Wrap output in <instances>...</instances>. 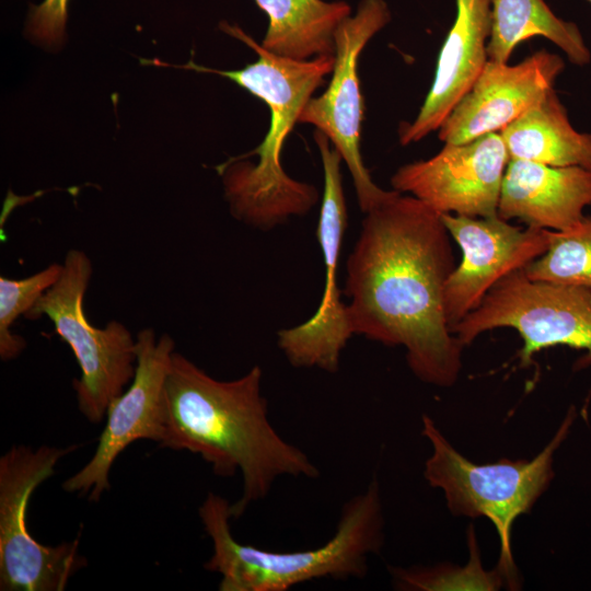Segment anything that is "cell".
Wrapping results in <instances>:
<instances>
[{"mask_svg":"<svg viewBox=\"0 0 591 591\" xmlns=\"http://www.w3.org/2000/svg\"><path fill=\"white\" fill-rule=\"evenodd\" d=\"M591 4V0H587Z\"/></svg>","mask_w":591,"mask_h":591,"instance_id":"cb8c5ba5","label":"cell"},{"mask_svg":"<svg viewBox=\"0 0 591 591\" xmlns=\"http://www.w3.org/2000/svg\"><path fill=\"white\" fill-rule=\"evenodd\" d=\"M470 558L464 567L440 563L433 566L389 567L392 583L406 591H496L507 586L498 567L486 570L483 566L476 533L472 524L467 530Z\"/></svg>","mask_w":591,"mask_h":591,"instance_id":"ffe728a7","label":"cell"},{"mask_svg":"<svg viewBox=\"0 0 591 591\" xmlns=\"http://www.w3.org/2000/svg\"><path fill=\"white\" fill-rule=\"evenodd\" d=\"M533 281L591 290V215L564 231H552L547 251L523 268Z\"/></svg>","mask_w":591,"mask_h":591,"instance_id":"44dd1931","label":"cell"},{"mask_svg":"<svg viewBox=\"0 0 591 591\" xmlns=\"http://www.w3.org/2000/svg\"><path fill=\"white\" fill-rule=\"evenodd\" d=\"M576 416V409L570 407L551 441L532 460L501 459L485 464L462 455L428 415L421 418V433L431 444L424 468L427 483L442 491L453 515L491 521L500 542L497 567L511 590L520 587L511 551L512 525L549 487L555 452L568 437Z\"/></svg>","mask_w":591,"mask_h":591,"instance_id":"5b68a950","label":"cell"},{"mask_svg":"<svg viewBox=\"0 0 591 591\" xmlns=\"http://www.w3.org/2000/svg\"><path fill=\"white\" fill-rule=\"evenodd\" d=\"M62 273V264L53 263L22 279L0 277V358L8 361L20 356L26 344L11 332L14 322L26 315Z\"/></svg>","mask_w":591,"mask_h":591,"instance_id":"7402d4cb","label":"cell"},{"mask_svg":"<svg viewBox=\"0 0 591 591\" xmlns=\"http://www.w3.org/2000/svg\"><path fill=\"white\" fill-rule=\"evenodd\" d=\"M78 445H12L0 457V590L62 591L86 566L79 536L55 546L31 534L26 511L35 489L55 474V466Z\"/></svg>","mask_w":591,"mask_h":591,"instance_id":"52a82bcc","label":"cell"},{"mask_svg":"<svg viewBox=\"0 0 591 591\" xmlns=\"http://www.w3.org/2000/svg\"><path fill=\"white\" fill-rule=\"evenodd\" d=\"M509 160L500 132H491L463 143H444L430 159L402 165L391 185L439 213L493 217Z\"/></svg>","mask_w":591,"mask_h":591,"instance_id":"7c38bea8","label":"cell"},{"mask_svg":"<svg viewBox=\"0 0 591 591\" xmlns=\"http://www.w3.org/2000/svg\"><path fill=\"white\" fill-rule=\"evenodd\" d=\"M314 140L324 171V192L316 233L325 266L324 290L311 318L279 331L277 336L279 348L294 368H318L335 373L339 368L341 351L354 334L348 306L340 300L337 282L348 215L340 172L343 158L322 131H314Z\"/></svg>","mask_w":591,"mask_h":591,"instance_id":"30bf717a","label":"cell"},{"mask_svg":"<svg viewBox=\"0 0 591 591\" xmlns=\"http://www.w3.org/2000/svg\"><path fill=\"white\" fill-rule=\"evenodd\" d=\"M491 26L487 43L488 59L508 62L514 48L542 36L576 66H587L591 53L573 22L558 18L544 0H490Z\"/></svg>","mask_w":591,"mask_h":591,"instance_id":"d6986e66","label":"cell"},{"mask_svg":"<svg viewBox=\"0 0 591 591\" xmlns=\"http://www.w3.org/2000/svg\"><path fill=\"white\" fill-rule=\"evenodd\" d=\"M262 380V368L255 366L237 379L220 381L175 351L165 382L158 444L200 455L217 476L240 472L243 486L231 505L234 519L264 499L279 477L320 476L308 454L270 424Z\"/></svg>","mask_w":591,"mask_h":591,"instance_id":"7a4b0ae2","label":"cell"},{"mask_svg":"<svg viewBox=\"0 0 591 591\" xmlns=\"http://www.w3.org/2000/svg\"><path fill=\"white\" fill-rule=\"evenodd\" d=\"M500 135L510 160L591 170V134L573 128L554 89Z\"/></svg>","mask_w":591,"mask_h":591,"instance_id":"e0dca14e","label":"cell"},{"mask_svg":"<svg viewBox=\"0 0 591 591\" xmlns=\"http://www.w3.org/2000/svg\"><path fill=\"white\" fill-rule=\"evenodd\" d=\"M92 273V262L83 251H68L59 279L25 316L46 315L70 347L81 371L72 381L79 410L90 422L99 424L135 375L136 338L118 321L103 328L90 324L83 304Z\"/></svg>","mask_w":591,"mask_h":591,"instance_id":"8992f818","label":"cell"},{"mask_svg":"<svg viewBox=\"0 0 591 591\" xmlns=\"http://www.w3.org/2000/svg\"><path fill=\"white\" fill-rule=\"evenodd\" d=\"M212 543L207 571L221 575L220 591H287L316 579H362L369 558L384 543V513L380 487L373 478L367 489L344 505L333 536L312 549L278 552L237 542L230 528L229 501L208 493L198 509Z\"/></svg>","mask_w":591,"mask_h":591,"instance_id":"277c9868","label":"cell"},{"mask_svg":"<svg viewBox=\"0 0 591 591\" xmlns=\"http://www.w3.org/2000/svg\"><path fill=\"white\" fill-rule=\"evenodd\" d=\"M454 268L441 213L396 190L366 212L346 263L344 291L354 334L403 346L415 376L439 387L455 384L462 369L464 346L443 305Z\"/></svg>","mask_w":591,"mask_h":591,"instance_id":"6da1fadb","label":"cell"},{"mask_svg":"<svg viewBox=\"0 0 591 591\" xmlns=\"http://www.w3.org/2000/svg\"><path fill=\"white\" fill-rule=\"evenodd\" d=\"M455 19L441 46L428 94L415 119L398 128L402 146L438 130L488 60L490 0H455Z\"/></svg>","mask_w":591,"mask_h":591,"instance_id":"9a60e30c","label":"cell"},{"mask_svg":"<svg viewBox=\"0 0 591 591\" xmlns=\"http://www.w3.org/2000/svg\"><path fill=\"white\" fill-rule=\"evenodd\" d=\"M498 327L520 334L523 368L538 351L558 345L586 350L591 360V290L533 281L519 269L500 279L451 332L465 347Z\"/></svg>","mask_w":591,"mask_h":591,"instance_id":"ba28073f","label":"cell"},{"mask_svg":"<svg viewBox=\"0 0 591 591\" xmlns=\"http://www.w3.org/2000/svg\"><path fill=\"white\" fill-rule=\"evenodd\" d=\"M564 68L563 58L545 49L512 66L488 59L439 127V139L463 143L500 132L553 89Z\"/></svg>","mask_w":591,"mask_h":591,"instance_id":"5bb4252c","label":"cell"},{"mask_svg":"<svg viewBox=\"0 0 591 591\" xmlns=\"http://www.w3.org/2000/svg\"><path fill=\"white\" fill-rule=\"evenodd\" d=\"M221 27L250 46L257 60L239 70L211 69L193 61L182 67L228 78L268 106L270 124L266 137L253 151L239 155H257V163L232 158L217 167L232 216L267 231L292 216L308 213L318 200L315 186L296 181L283 171L280 154L304 105L332 73L335 56L291 59L265 49L237 26L222 23Z\"/></svg>","mask_w":591,"mask_h":591,"instance_id":"3957f363","label":"cell"},{"mask_svg":"<svg viewBox=\"0 0 591 591\" xmlns=\"http://www.w3.org/2000/svg\"><path fill=\"white\" fill-rule=\"evenodd\" d=\"M268 16L262 46L282 57L308 60L335 56V31L350 16L344 1L254 0Z\"/></svg>","mask_w":591,"mask_h":591,"instance_id":"ac0fdd59","label":"cell"},{"mask_svg":"<svg viewBox=\"0 0 591 591\" xmlns=\"http://www.w3.org/2000/svg\"><path fill=\"white\" fill-rule=\"evenodd\" d=\"M441 218L462 252L444 287V314L450 329L475 310L500 279L525 268L551 244L552 230L521 229L498 215L478 218L441 213Z\"/></svg>","mask_w":591,"mask_h":591,"instance_id":"4fadbf2b","label":"cell"},{"mask_svg":"<svg viewBox=\"0 0 591 591\" xmlns=\"http://www.w3.org/2000/svg\"><path fill=\"white\" fill-rule=\"evenodd\" d=\"M69 0H44L32 5L27 31L30 35L46 45H56L65 36Z\"/></svg>","mask_w":591,"mask_h":591,"instance_id":"603a6c76","label":"cell"},{"mask_svg":"<svg viewBox=\"0 0 591 591\" xmlns=\"http://www.w3.org/2000/svg\"><path fill=\"white\" fill-rule=\"evenodd\" d=\"M591 206V170L551 166L509 160L501 184L497 215L519 219L528 227L564 231Z\"/></svg>","mask_w":591,"mask_h":591,"instance_id":"2e32d148","label":"cell"},{"mask_svg":"<svg viewBox=\"0 0 591 591\" xmlns=\"http://www.w3.org/2000/svg\"><path fill=\"white\" fill-rule=\"evenodd\" d=\"M174 352L170 335L157 337L151 328L138 332L135 375L127 390L109 403L94 454L62 483L65 491L99 501L111 489L112 466L126 448L141 439L160 442L164 389Z\"/></svg>","mask_w":591,"mask_h":591,"instance_id":"8fae6325","label":"cell"},{"mask_svg":"<svg viewBox=\"0 0 591 591\" xmlns=\"http://www.w3.org/2000/svg\"><path fill=\"white\" fill-rule=\"evenodd\" d=\"M390 21L391 12L385 0L360 1L356 14L345 19L335 31V63L327 89L306 102L298 120L325 134L340 153L364 213L395 192L374 184L360 154L364 102L358 76L359 56Z\"/></svg>","mask_w":591,"mask_h":591,"instance_id":"9c48e42d","label":"cell"}]
</instances>
